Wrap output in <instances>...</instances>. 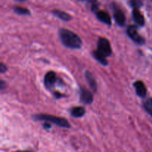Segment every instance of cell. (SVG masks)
Listing matches in <instances>:
<instances>
[{
    "label": "cell",
    "instance_id": "obj_1",
    "mask_svg": "<svg viewBox=\"0 0 152 152\" xmlns=\"http://www.w3.org/2000/svg\"><path fill=\"white\" fill-rule=\"evenodd\" d=\"M59 37L65 47L72 49H79L82 47L83 42L79 36L71 31L62 28L59 31Z\"/></svg>",
    "mask_w": 152,
    "mask_h": 152
},
{
    "label": "cell",
    "instance_id": "obj_2",
    "mask_svg": "<svg viewBox=\"0 0 152 152\" xmlns=\"http://www.w3.org/2000/svg\"><path fill=\"white\" fill-rule=\"evenodd\" d=\"M34 120H40V121H45L47 123H51L56 125L57 126L62 128L68 129L71 127L68 120L62 117H58L56 116L48 115V114H37L34 116Z\"/></svg>",
    "mask_w": 152,
    "mask_h": 152
},
{
    "label": "cell",
    "instance_id": "obj_3",
    "mask_svg": "<svg viewBox=\"0 0 152 152\" xmlns=\"http://www.w3.org/2000/svg\"><path fill=\"white\" fill-rule=\"evenodd\" d=\"M97 50L105 57L111 56L112 50L109 41L105 38H99L97 42Z\"/></svg>",
    "mask_w": 152,
    "mask_h": 152
},
{
    "label": "cell",
    "instance_id": "obj_4",
    "mask_svg": "<svg viewBox=\"0 0 152 152\" xmlns=\"http://www.w3.org/2000/svg\"><path fill=\"white\" fill-rule=\"evenodd\" d=\"M127 34L129 37L135 42L136 43L140 45H142L145 43V39L138 34L137 28L135 25H130L127 29Z\"/></svg>",
    "mask_w": 152,
    "mask_h": 152
},
{
    "label": "cell",
    "instance_id": "obj_5",
    "mask_svg": "<svg viewBox=\"0 0 152 152\" xmlns=\"http://www.w3.org/2000/svg\"><path fill=\"white\" fill-rule=\"evenodd\" d=\"M56 81V76L53 71H49L45 74L44 79L45 86L48 89H50L54 86Z\"/></svg>",
    "mask_w": 152,
    "mask_h": 152
},
{
    "label": "cell",
    "instance_id": "obj_6",
    "mask_svg": "<svg viewBox=\"0 0 152 152\" xmlns=\"http://www.w3.org/2000/svg\"><path fill=\"white\" fill-rule=\"evenodd\" d=\"M80 100L83 103L89 105V104L92 103L94 100L93 94L91 93L90 91L86 88H82L80 91Z\"/></svg>",
    "mask_w": 152,
    "mask_h": 152
},
{
    "label": "cell",
    "instance_id": "obj_7",
    "mask_svg": "<svg viewBox=\"0 0 152 152\" xmlns=\"http://www.w3.org/2000/svg\"><path fill=\"white\" fill-rule=\"evenodd\" d=\"M134 86L135 88L137 94L140 97H145L147 93V90L144 83L142 81H137L134 84Z\"/></svg>",
    "mask_w": 152,
    "mask_h": 152
},
{
    "label": "cell",
    "instance_id": "obj_8",
    "mask_svg": "<svg viewBox=\"0 0 152 152\" xmlns=\"http://www.w3.org/2000/svg\"><path fill=\"white\" fill-rule=\"evenodd\" d=\"M114 18L116 22L120 26H123L126 23V16L120 9H117L114 12Z\"/></svg>",
    "mask_w": 152,
    "mask_h": 152
},
{
    "label": "cell",
    "instance_id": "obj_9",
    "mask_svg": "<svg viewBox=\"0 0 152 152\" xmlns=\"http://www.w3.org/2000/svg\"><path fill=\"white\" fill-rule=\"evenodd\" d=\"M96 15L97 19L102 22H103V23L108 25H110L111 24V17H110L109 14L108 13H106V12L103 11V10H99V11L96 12Z\"/></svg>",
    "mask_w": 152,
    "mask_h": 152
},
{
    "label": "cell",
    "instance_id": "obj_10",
    "mask_svg": "<svg viewBox=\"0 0 152 152\" xmlns=\"http://www.w3.org/2000/svg\"><path fill=\"white\" fill-rule=\"evenodd\" d=\"M132 16H133L134 20L135 21V22H136L137 25H140V26H143L144 24H145V19H144L142 13L140 12L139 9H134L133 13H132Z\"/></svg>",
    "mask_w": 152,
    "mask_h": 152
},
{
    "label": "cell",
    "instance_id": "obj_11",
    "mask_svg": "<svg viewBox=\"0 0 152 152\" xmlns=\"http://www.w3.org/2000/svg\"><path fill=\"white\" fill-rule=\"evenodd\" d=\"M86 80H87L89 86L91 87V88L94 91H96L97 90V84H96L94 77H93V75H92L89 71H86Z\"/></svg>",
    "mask_w": 152,
    "mask_h": 152
},
{
    "label": "cell",
    "instance_id": "obj_12",
    "mask_svg": "<svg viewBox=\"0 0 152 152\" xmlns=\"http://www.w3.org/2000/svg\"><path fill=\"white\" fill-rule=\"evenodd\" d=\"M71 114L74 117L79 118V117H82L83 116H84V114H86V109L81 106L74 107L71 109Z\"/></svg>",
    "mask_w": 152,
    "mask_h": 152
},
{
    "label": "cell",
    "instance_id": "obj_13",
    "mask_svg": "<svg viewBox=\"0 0 152 152\" xmlns=\"http://www.w3.org/2000/svg\"><path fill=\"white\" fill-rule=\"evenodd\" d=\"M93 54H94V56L95 57V59H96L98 62H99L101 64H102L103 65H108V61H107L106 57H105L104 55H102V53H99L97 50H95V51H94Z\"/></svg>",
    "mask_w": 152,
    "mask_h": 152
},
{
    "label": "cell",
    "instance_id": "obj_14",
    "mask_svg": "<svg viewBox=\"0 0 152 152\" xmlns=\"http://www.w3.org/2000/svg\"><path fill=\"white\" fill-rule=\"evenodd\" d=\"M53 14L56 15L57 17H59V19H62V20L64 21H69L71 19V16H70L68 13H65V12L64 11H62V10H53Z\"/></svg>",
    "mask_w": 152,
    "mask_h": 152
},
{
    "label": "cell",
    "instance_id": "obj_15",
    "mask_svg": "<svg viewBox=\"0 0 152 152\" xmlns=\"http://www.w3.org/2000/svg\"><path fill=\"white\" fill-rule=\"evenodd\" d=\"M144 108L145 111L152 117V99L149 98L144 102Z\"/></svg>",
    "mask_w": 152,
    "mask_h": 152
},
{
    "label": "cell",
    "instance_id": "obj_16",
    "mask_svg": "<svg viewBox=\"0 0 152 152\" xmlns=\"http://www.w3.org/2000/svg\"><path fill=\"white\" fill-rule=\"evenodd\" d=\"M14 11L19 15H28L30 14V10L27 8L22 7H14Z\"/></svg>",
    "mask_w": 152,
    "mask_h": 152
},
{
    "label": "cell",
    "instance_id": "obj_17",
    "mask_svg": "<svg viewBox=\"0 0 152 152\" xmlns=\"http://www.w3.org/2000/svg\"><path fill=\"white\" fill-rule=\"evenodd\" d=\"M130 4L132 7H134V9L137 8L138 9L139 7H140L142 6V3L141 0H131Z\"/></svg>",
    "mask_w": 152,
    "mask_h": 152
},
{
    "label": "cell",
    "instance_id": "obj_18",
    "mask_svg": "<svg viewBox=\"0 0 152 152\" xmlns=\"http://www.w3.org/2000/svg\"><path fill=\"white\" fill-rule=\"evenodd\" d=\"M7 70V67L4 65V63H1L0 62V74H2V73H5Z\"/></svg>",
    "mask_w": 152,
    "mask_h": 152
},
{
    "label": "cell",
    "instance_id": "obj_19",
    "mask_svg": "<svg viewBox=\"0 0 152 152\" xmlns=\"http://www.w3.org/2000/svg\"><path fill=\"white\" fill-rule=\"evenodd\" d=\"M7 87V84L4 80H0V90H4Z\"/></svg>",
    "mask_w": 152,
    "mask_h": 152
},
{
    "label": "cell",
    "instance_id": "obj_20",
    "mask_svg": "<svg viewBox=\"0 0 152 152\" xmlns=\"http://www.w3.org/2000/svg\"><path fill=\"white\" fill-rule=\"evenodd\" d=\"M43 127L45 129H49L51 128V124H49V123H45L43 125Z\"/></svg>",
    "mask_w": 152,
    "mask_h": 152
},
{
    "label": "cell",
    "instance_id": "obj_21",
    "mask_svg": "<svg viewBox=\"0 0 152 152\" xmlns=\"http://www.w3.org/2000/svg\"><path fill=\"white\" fill-rule=\"evenodd\" d=\"M54 96H56V98H57V99H59V98L62 97V95L60 93H59V92H55V93H54Z\"/></svg>",
    "mask_w": 152,
    "mask_h": 152
},
{
    "label": "cell",
    "instance_id": "obj_22",
    "mask_svg": "<svg viewBox=\"0 0 152 152\" xmlns=\"http://www.w3.org/2000/svg\"><path fill=\"white\" fill-rule=\"evenodd\" d=\"M16 152H31V151H18Z\"/></svg>",
    "mask_w": 152,
    "mask_h": 152
},
{
    "label": "cell",
    "instance_id": "obj_23",
    "mask_svg": "<svg viewBox=\"0 0 152 152\" xmlns=\"http://www.w3.org/2000/svg\"><path fill=\"white\" fill-rule=\"evenodd\" d=\"M16 1H25V0H16Z\"/></svg>",
    "mask_w": 152,
    "mask_h": 152
}]
</instances>
